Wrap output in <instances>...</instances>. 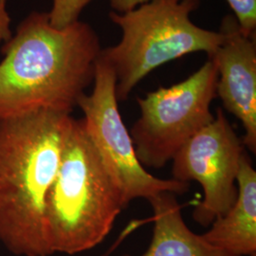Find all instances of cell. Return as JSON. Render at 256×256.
Here are the masks:
<instances>
[{
  "instance_id": "6da1fadb",
  "label": "cell",
  "mask_w": 256,
  "mask_h": 256,
  "mask_svg": "<svg viewBox=\"0 0 256 256\" xmlns=\"http://www.w3.org/2000/svg\"><path fill=\"white\" fill-rule=\"evenodd\" d=\"M0 120L48 110L72 113L93 82L99 37L76 21L55 28L45 12H32L3 44Z\"/></svg>"
},
{
  "instance_id": "7a4b0ae2",
  "label": "cell",
  "mask_w": 256,
  "mask_h": 256,
  "mask_svg": "<svg viewBox=\"0 0 256 256\" xmlns=\"http://www.w3.org/2000/svg\"><path fill=\"white\" fill-rule=\"evenodd\" d=\"M74 122L48 110L0 120V240L14 254H52L46 198Z\"/></svg>"
},
{
  "instance_id": "3957f363",
  "label": "cell",
  "mask_w": 256,
  "mask_h": 256,
  "mask_svg": "<svg viewBox=\"0 0 256 256\" xmlns=\"http://www.w3.org/2000/svg\"><path fill=\"white\" fill-rule=\"evenodd\" d=\"M126 207L119 186L82 120L74 119L46 198V227L52 254L72 256L98 246Z\"/></svg>"
},
{
  "instance_id": "277c9868",
  "label": "cell",
  "mask_w": 256,
  "mask_h": 256,
  "mask_svg": "<svg viewBox=\"0 0 256 256\" xmlns=\"http://www.w3.org/2000/svg\"><path fill=\"white\" fill-rule=\"evenodd\" d=\"M198 4L180 0H151L110 18L122 32L118 45L100 56L116 76L117 100H126L138 82L160 66L196 52L212 54L222 34L196 26L189 14Z\"/></svg>"
},
{
  "instance_id": "5b68a950",
  "label": "cell",
  "mask_w": 256,
  "mask_h": 256,
  "mask_svg": "<svg viewBox=\"0 0 256 256\" xmlns=\"http://www.w3.org/2000/svg\"><path fill=\"white\" fill-rule=\"evenodd\" d=\"M218 80L216 66L209 59L182 82L138 99L140 116L130 136L140 164L164 168L183 144L214 120L210 106L218 96Z\"/></svg>"
},
{
  "instance_id": "8992f818",
  "label": "cell",
  "mask_w": 256,
  "mask_h": 256,
  "mask_svg": "<svg viewBox=\"0 0 256 256\" xmlns=\"http://www.w3.org/2000/svg\"><path fill=\"white\" fill-rule=\"evenodd\" d=\"M93 82L92 93H84L77 106L84 113V129L118 184L126 205L136 198L149 200L162 192H188L189 183L156 178L138 162L130 132L118 108L116 76L100 55L95 64Z\"/></svg>"
},
{
  "instance_id": "52a82bcc",
  "label": "cell",
  "mask_w": 256,
  "mask_h": 256,
  "mask_svg": "<svg viewBox=\"0 0 256 256\" xmlns=\"http://www.w3.org/2000/svg\"><path fill=\"white\" fill-rule=\"evenodd\" d=\"M244 151L229 120L218 108L214 120L194 135L174 156L173 180L202 186L204 196L192 212L194 220L203 227L232 207L238 198V171Z\"/></svg>"
},
{
  "instance_id": "ba28073f",
  "label": "cell",
  "mask_w": 256,
  "mask_h": 256,
  "mask_svg": "<svg viewBox=\"0 0 256 256\" xmlns=\"http://www.w3.org/2000/svg\"><path fill=\"white\" fill-rule=\"evenodd\" d=\"M222 41L209 56L216 66V94L226 110L238 118L245 130L244 146L256 152V37L248 36L236 19L227 16L220 28Z\"/></svg>"
},
{
  "instance_id": "9c48e42d",
  "label": "cell",
  "mask_w": 256,
  "mask_h": 256,
  "mask_svg": "<svg viewBox=\"0 0 256 256\" xmlns=\"http://www.w3.org/2000/svg\"><path fill=\"white\" fill-rule=\"evenodd\" d=\"M236 183L234 204L202 236L230 256H256V171L246 152L241 158Z\"/></svg>"
},
{
  "instance_id": "30bf717a",
  "label": "cell",
  "mask_w": 256,
  "mask_h": 256,
  "mask_svg": "<svg viewBox=\"0 0 256 256\" xmlns=\"http://www.w3.org/2000/svg\"><path fill=\"white\" fill-rule=\"evenodd\" d=\"M148 202L153 210V236L140 256H232L189 229L174 194L162 192Z\"/></svg>"
},
{
  "instance_id": "8fae6325",
  "label": "cell",
  "mask_w": 256,
  "mask_h": 256,
  "mask_svg": "<svg viewBox=\"0 0 256 256\" xmlns=\"http://www.w3.org/2000/svg\"><path fill=\"white\" fill-rule=\"evenodd\" d=\"M92 0H52L48 20L55 28H64L78 21L82 10Z\"/></svg>"
},
{
  "instance_id": "7c38bea8",
  "label": "cell",
  "mask_w": 256,
  "mask_h": 256,
  "mask_svg": "<svg viewBox=\"0 0 256 256\" xmlns=\"http://www.w3.org/2000/svg\"><path fill=\"white\" fill-rule=\"evenodd\" d=\"M241 30L248 36L256 37V0H227Z\"/></svg>"
},
{
  "instance_id": "4fadbf2b",
  "label": "cell",
  "mask_w": 256,
  "mask_h": 256,
  "mask_svg": "<svg viewBox=\"0 0 256 256\" xmlns=\"http://www.w3.org/2000/svg\"><path fill=\"white\" fill-rule=\"evenodd\" d=\"M10 19L6 10V0H0V45L12 37Z\"/></svg>"
},
{
  "instance_id": "5bb4252c",
  "label": "cell",
  "mask_w": 256,
  "mask_h": 256,
  "mask_svg": "<svg viewBox=\"0 0 256 256\" xmlns=\"http://www.w3.org/2000/svg\"><path fill=\"white\" fill-rule=\"evenodd\" d=\"M149 1L151 0H110V4L116 12L124 14L136 9L138 6L148 3Z\"/></svg>"
},
{
  "instance_id": "9a60e30c",
  "label": "cell",
  "mask_w": 256,
  "mask_h": 256,
  "mask_svg": "<svg viewBox=\"0 0 256 256\" xmlns=\"http://www.w3.org/2000/svg\"><path fill=\"white\" fill-rule=\"evenodd\" d=\"M180 1H189V2H192V3L198 4V1H200V0H180Z\"/></svg>"
}]
</instances>
